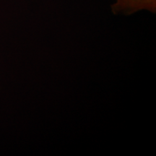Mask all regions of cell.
I'll list each match as a JSON object with an SVG mask.
<instances>
[{
  "label": "cell",
  "mask_w": 156,
  "mask_h": 156,
  "mask_svg": "<svg viewBox=\"0 0 156 156\" xmlns=\"http://www.w3.org/2000/svg\"><path fill=\"white\" fill-rule=\"evenodd\" d=\"M156 0H115L113 5L114 11L119 12L133 13L140 10L155 12Z\"/></svg>",
  "instance_id": "cell-1"
}]
</instances>
